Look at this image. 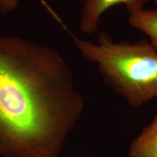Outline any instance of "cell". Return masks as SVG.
Masks as SVG:
<instances>
[{
    "label": "cell",
    "mask_w": 157,
    "mask_h": 157,
    "mask_svg": "<svg viewBox=\"0 0 157 157\" xmlns=\"http://www.w3.org/2000/svg\"><path fill=\"white\" fill-rule=\"evenodd\" d=\"M153 2L155 3V5H156V7H157V0H153Z\"/></svg>",
    "instance_id": "52a82bcc"
},
{
    "label": "cell",
    "mask_w": 157,
    "mask_h": 157,
    "mask_svg": "<svg viewBox=\"0 0 157 157\" xmlns=\"http://www.w3.org/2000/svg\"><path fill=\"white\" fill-rule=\"evenodd\" d=\"M50 13L82 56L96 64L103 81L130 106L139 108L157 98V48L149 40L115 42L105 31L99 32L96 42L84 40L71 34L53 10Z\"/></svg>",
    "instance_id": "7a4b0ae2"
},
{
    "label": "cell",
    "mask_w": 157,
    "mask_h": 157,
    "mask_svg": "<svg viewBox=\"0 0 157 157\" xmlns=\"http://www.w3.org/2000/svg\"><path fill=\"white\" fill-rule=\"evenodd\" d=\"M84 105L58 51L0 36V157H60Z\"/></svg>",
    "instance_id": "6da1fadb"
},
{
    "label": "cell",
    "mask_w": 157,
    "mask_h": 157,
    "mask_svg": "<svg viewBox=\"0 0 157 157\" xmlns=\"http://www.w3.org/2000/svg\"><path fill=\"white\" fill-rule=\"evenodd\" d=\"M148 0H84L79 20V29L84 34L92 35L98 30L101 17L108 10L124 5L129 15L145 9Z\"/></svg>",
    "instance_id": "3957f363"
},
{
    "label": "cell",
    "mask_w": 157,
    "mask_h": 157,
    "mask_svg": "<svg viewBox=\"0 0 157 157\" xmlns=\"http://www.w3.org/2000/svg\"><path fill=\"white\" fill-rule=\"evenodd\" d=\"M128 22L133 28L146 35L149 42L157 48V7L143 9L138 13L129 15Z\"/></svg>",
    "instance_id": "5b68a950"
},
{
    "label": "cell",
    "mask_w": 157,
    "mask_h": 157,
    "mask_svg": "<svg viewBox=\"0 0 157 157\" xmlns=\"http://www.w3.org/2000/svg\"><path fill=\"white\" fill-rule=\"evenodd\" d=\"M19 5V0H0V13L7 15L15 10Z\"/></svg>",
    "instance_id": "8992f818"
},
{
    "label": "cell",
    "mask_w": 157,
    "mask_h": 157,
    "mask_svg": "<svg viewBox=\"0 0 157 157\" xmlns=\"http://www.w3.org/2000/svg\"><path fill=\"white\" fill-rule=\"evenodd\" d=\"M129 157H157V113L151 122L133 139L129 148Z\"/></svg>",
    "instance_id": "277c9868"
}]
</instances>
